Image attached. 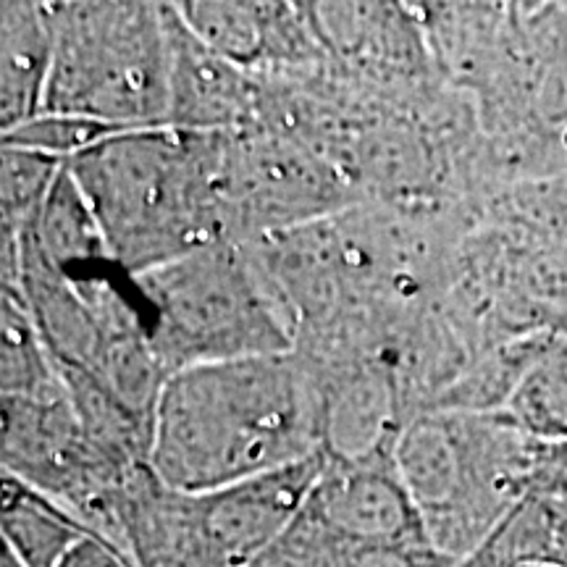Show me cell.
I'll return each mask as SVG.
<instances>
[{
    "label": "cell",
    "instance_id": "obj_16",
    "mask_svg": "<svg viewBox=\"0 0 567 567\" xmlns=\"http://www.w3.org/2000/svg\"><path fill=\"white\" fill-rule=\"evenodd\" d=\"M63 161L24 147L3 145V182H0V237L3 243H17L27 226L34 221L40 205L51 195Z\"/></svg>",
    "mask_w": 567,
    "mask_h": 567
},
{
    "label": "cell",
    "instance_id": "obj_10",
    "mask_svg": "<svg viewBox=\"0 0 567 567\" xmlns=\"http://www.w3.org/2000/svg\"><path fill=\"white\" fill-rule=\"evenodd\" d=\"M172 109L168 126L184 132L243 130L258 105V90L234 66L205 48L172 6Z\"/></svg>",
    "mask_w": 567,
    "mask_h": 567
},
{
    "label": "cell",
    "instance_id": "obj_13",
    "mask_svg": "<svg viewBox=\"0 0 567 567\" xmlns=\"http://www.w3.org/2000/svg\"><path fill=\"white\" fill-rule=\"evenodd\" d=\"M515 429L538 444L567 442V339L530 342L526 363L509 392L505 408L496 410Z\"/></svg>",
    "mask_w": 567,
    "mask_h": 567
},
{
    "label": "cell",
    "instance_id": "obj_15",
    "mask_svg": "<svg viewBox=\"0 0 567 567\" xmlns=\"http://www.w3.org/2000/svg\"><path fill=\"white\" fill-rule=\"evenodd\" d=\"M281 547L302 567H455L431 544L408 547H352L326 536L321 528L297 515L292 528L281 536Z\"/></svg>",
    "mask_w": 567,
    "mask_h": 567
},
{
    "label": "cell",
    "instance_id": "obj_17",
    "mask_svg": "<svg viewBox=\"0 0 567 567\" xmlns=\"http://www.w3.org/2000/svg\"><path fill=\"white\" fill-rule=\"evenodd\" d=\"M530 494H538L551 502H567V442L542 444L534 492Z\"/></svg>",
    "mask_w": 567,
    "mask_h": 567
},
{
    "label": "cell",
    "instance_id": "obj_4",
    "mask_svg": "<svg viewBox=\"0 0 567 567\" xmlns=\"http://www.w3.org/2000/svg\"><path fill=\"white\" fill-rule=\"evenodd\" d=\"M326 455L210 492H176L145 465L118 502L116 547L134 567H252L292 528Z\"/></svg>",
    "mask_w": 567,
    "mask_h": 567
},
{
    "label": "cell",
    "instance_id": "obj_18",
    "mask_svg": "<svg viewBox=\"0 0 567 567\" xmlns=\"http://www.w3.org/2000/svg\"><path fill=\"white\" fill-rule=\"evenodd\" d=\"M61 567H134L116 547L97 536H87L82 544L71 549Z\"/></svg>",
    "mask_w": 567,
    "mask_h": 567
},
{
    "label": "cell",
    "instance_id": "obj_8",
    "mask_svg": "<svg viewBox=\"0 0 567 567\" xmlns=\"http://www.w3.org/2000/svg\"><path fill=\"white\" fill-rule=\"evenodd\" d=\"M300 515L334 542L352 547L431 544L413 496L396 473L394 457L365 463L326 457L321 478Z\"/></svg>",
    "mask_w": 567,
    "mask_h": 567
},
{
    "label": "cell",
    "instance_id": "obj_5",
    "mask_svg": "<svg viewBox=\"0 0 567 567\" xmlns=\"http://www.w3.org/2000/svg\"><path fill=\"white\" fill-rule=\"evenodd\" d=\"M147 334L163 368L295 352L292 310L260 258L224 239L137 274Z\"/></svg>",
    "mask_w": 567,
    "mask_h": 567
},
{
    "label": "cell",
    "instance_id": "obj_9",
    "mask_svg": "<svg viewBox=\"0 0 567 567\" xmlns=\"http://www.w3.org/2000/svg\"><path fill=\"white\" fill-rule=\"evenodd\" d=\"M189 32L239 69L268 61H308L318 53L313 6L308 13L284 3H174Z\"/></svg>",
    "mask_w": 567,
    "mask_h": 567
},
{
    "label": "cell",
    "instance_id": "obj_7",
    "mask_svg": "<svg viewBox=\"0 0 567 567\" xmlns=\"http://www.w3.org/2000/svg\"><path fill=\"white\" fill-rule=\"evenodd\" d=\"M0 408L3 473L51 496L92 536L116 547L118 502L134 471L113 463L95 444L66 392L3 396Z\"/></svg>",
    "mask_w": 567,
    "mask_h": 567
},
{
    "label": "cell",
    "instance_id": "obj_20",
    "mask_svg": "<svg viewBox=\"0 0 567 567\" xmlns=\"http://www.w3.org/2000/svg\"><path fill=\"white\" fill-rule=\"evenodd\" d=\"M252 567H302V565L297 563V559L289 555V551L281 547V544H276V547L268 551L266 557H260Z\"/></svg>",
    "mask_w": 567,
    "mask_h": 567
},
{
    "label": "cell",
    "instance_id": "obj_11",
    "mask_svg": "<svg viewBox=\"0 0 567 567\" xmlns=\"http://www.w3.org/2000/svg\"><path fill=\"white\" fill-rule=\"evenodd\" d=\"M53 69V19L48 3H3L0 13V130L38 118Z\"/></svg>",
    "mask_w": 567,
    "mask_h": 567
},
{
    "label": "cell",
    "instance_id": "obj_19",
    "mask_svg": "<svg viewBox=\"0 0 567 567\" xmlns=\"http://www.w3.org/2000/svg\"><path fill=\"white\" fill-rule=\"evenodd\" d=\"M547 530L551 536V542L563 544L567 551V502H551L547 499ZM563 563H567V557H563Z\"/></svg>",
    "mask_w": 567,
    "mask_h": 567
},
{
    "label": "cell",
    "instance_id": "obj_14",
    "mask_svg": "<svg viewBox=\"0 0 567 567\" xmlns=\"http://www.w3.org/2000/svg\"><path fill=\"white\" fill-rule=\"evenodd\" d=\"M0 389L3 396H55L63 381L19 287L0 295Z\"/></svg>",
    "mask_w": 567,
    "mask_h": 567
},
{
    "label": "cell",
    "instance_id": "obj_2",
    "mask_svg": "<svg viewBox=\"0 0 567 567\" xmlns=\"http://www.w3.org/2000/svg\"><path fill=\"white\" fill-rule=\"evenodd\" d=\"M216 132L126 130L69 161L111 258L132 276L224 243L213 179Z\"/></svg>",
    "mask_w": 567,
    "mask_h": 567
},
{
    "label": "cell",
    "instance_id": "obj_21",
    "mask_svg": "<svg viewBox=\"0 0 567 567\" xmlns=\"http://www.w3.org/2000/svg\"><path fill=\"white\" fill-rule=\"evenodd\" d=\"M515 567H567V563L555 557H530V559H523V563H517Z\"/></svg>",
    "mask_w": 567,
    "mask_h": 567
},
{
    "label": "cell",
    "instance_id": "obj_1",
    "mask_svg": "<svg viewBox=\"0 0 567 567\" xmlns=\"http://www.w3.org/2000/svg\"><path fill=\"white\" fill-rule=\"evenodd\" d=\"M326 386L297 352L189 365L161 389L151 467L210 492L326 455Z\"/></svg>",
    "mask_w": 567,
    "mask_h": 567
},
{
    "label": "cell",
    "instance_id": "obj_3",
    "mask_svg": "<svg viewBox=\"0 0 567 567\" xmlns=\"http://www.w3.org/2000/svg\"><path fill=\"white\" fill-rule=\"evenodd\" d=\"M542 444L502 413L431 410L410 417L394 467L431 547L463 563L534 492Z\"/></svg>",
    "mask_w": 567,
    "mask_h": 567
},
{
    "label": "cell",
    "instance_id": "obj_12",
    "mask_svg": "<svg viewBox=\"0 0 567 567\" xmlns=\"http://www.w3.org/2000/svg\"><path fill=\"white\" fill-rule=\"evenodd\" d=\"M0 492L3 549L24 567H61L71 549L92 536L80 517L9 473H3Z\"/></svg>",
    "mask_w": 567,
    "mask_h": 567
},
{
    "label": "cell",
    "instance_id": "obj_6",
    "mask_svg": "<svg viewBox=\"0 0 567 567\" xmlns=\"http://www.w3.org/2000/svg\"><path fill=\"white\" fill-rule=\"evenodd\" d=\"M53 69L42 113L118 126H168L172 6L48 3Z\"/></svg>",
    "mask_w": 567,
    "mask_h": 567
},
{
    "label": "cell",
    "instance_id": "obj_22",
    "mask_svg": "<svg viewBox=\"0 0 567 567\" xmlns=\"http://www.w3.org/2000/svg\"><path fill=\"white\" fill-rule=\"evenodd\" d=\"M0 567H24V565H21L9 549H3V557H0Z\"/></svg>",
    "mask_w": 567,
    "mask_h": 567
}]
</instances>
